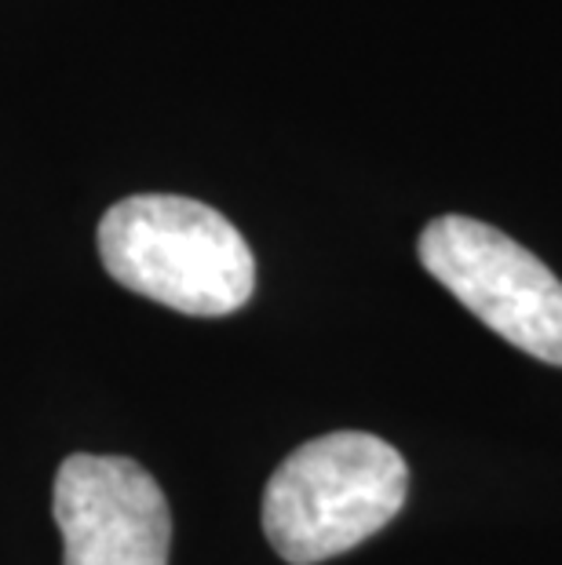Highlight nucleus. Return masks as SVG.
<instances>
[{"instance_id": "obj_1", "label": "nucleus", "mask_w": 562, "mask_h": 565, "mask_svg": "<svg viewBox=\"0 0 562 565\" xmlns=\"http://www.w3.org/2000/svg\"><path fill=\"white\" fill-rule=\"evenodd\" d=\"M106 274L131 292L190 318H223L248 303L256 259L216 209L176 194H139L99 223Z\"/></svg>"}, {"instance_id": "obj_2", "label": "nucleus", "mask_w": 562, "mask_h": 565, "mask_svg": "<svg viewBox=\"0 0 562 565\" xmlns=\"http://www.w3.org/2000/svg\"><path fill=\"white\" fill-rule=\"evenodd\" d=\"M410 467L394 445L337 430L285 456L263 492V533L289 565H318L358 547L402 511Z\"/></svg>"}, {"instance_id": "obj_3", "label": "nucleus", "mask_w": 562, "mask_h": 565, "mask_svg": "<svg viewBox=\"0 0 562 565\" xmlns=\"http://www.w3.org/2000/svg\"><path fill=\"white\" fill-rule=\"evenodd\" d=\"M416 252L424 270L486 329L537 362L562 365V281L530 248L471 215H438Z\"/></svg>"}, {"instance_id": "obj_4", "label": "nucleus", "mask_w": 562, "mask_h": 565, "mask_svg": "<svg viewBox=\"0 0 562 565\" xmlns=\"http://www.w3.org/2000/svg\"><path fill=\"white\" fill-rule=\"evenodd\" d=\"M52 514L63 565H169V500L128 456H70L55 475Z\"/></svg>"}]
</instances>
